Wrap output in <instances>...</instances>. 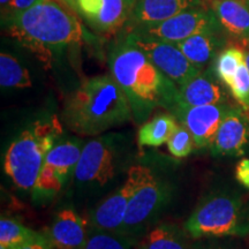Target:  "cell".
<instances>
[{
    "mask_svg": "<svg viewBox=\"0 0 249 249\" xmlns=\"http://www.w3.org/2000/svg\"><path fill=\"white\" fill-rule=\"evenodd\" d=\"M110 71L128 98L135 123H145L157 107L173 111L178 93L177 85L127 39L112 51Z\"/></svg>",
    "mask_w": 249,
    "mask_h": 249,
    "instance_id": "cell-1",
    "label": "cell"
},
{
    "mask_svg": "<svg viewBox=\"0 0 249 249\" xmlns=\"http://www.w3.org/2000/svg\"><path fill=\"white\" fill-rule=\"evenodd\" d=\"M133 120L126 93L111 75L87 79L65 103L61 121L80 136H98Z\"/></svg>",
    "mask_w": 249,
    "mask_h": 249,
    "instance_id": "cell-2",
    "label": "cell"
},
{
    "mask_svg": "<svg viewBox=\"0 0 249 249\" xmlns=\"http://www.w3.org/2000/svg\"><path fill=\"white\" fill-rule=\"evenodd\" d=\"M134 148L129 136L107 133L93 136L83 145L74 172L73 185L79 194L98 195L128 172Z\"/></svg>",
    "mask_w": 249,
    "mask_h": 249,
    "instance_id": "cell-3",
    "label": "cell"
},
{
    "mask_svg": "<svg viewBox=\"0 0 249 249\" xmlns=\"http://www.w3.org/2000/svg\"><path fill=\"white\" fill-rule=\"evenodd\" d=\"M67 6L58 0H44L26 11L9 17L12 36L29 48H58L80 43L82 27Z\"/></svg>",
    "mask_w": 249,
    "mask_h": 249,
    "instance_id": "cell-4",
    "label": "cell"
},
{
    "mask_svg": "<svg viewBox=\"0 0 249 249\" xmlns=\"http://www.w3.org/2000/svg\"><path fill=\"white\" fill-rule=\"evenodd\" d=\"M64 134V124L57 116L30 124L9 144L4 157V172L17 188L34 191L46 155Z\"/></svg>",
    "mask_w": 249,
    "mask_h": 249,
    "instance_id": "cell-5",
    "label": "cell"
},
{
    "mask_svg": "<svg viewBox=\"0 0 249 249\" xmlns=\"http://www.w3.org/2000/svg\"><path fill=\"white\" fill-rule=\"evenodd\" d=\"M192 239L249 234V202L229 193L204 197L183 224Z\"/></svg>",
    "mask_w": 249,
    "mask_h": 249,
    "instance_id": "cell-6",
    "label": "cell"
},
{
    "mask_svg": "<svg viewBox=\"0 0 249 249\" xmlns=\"http://www.w3.org/2000/svg\"><path fill=\"white\" fill-rule=\"evenodd\" d=\"M128 173L134 180V192L124 219L123 234L139 240L150 229L171 200V186L150 166L134 164Z\"/></svg>",
    "mask_w": 249,
    "mask_h": 249,
    "instance_id": "cell-7",
    "label": "cell"
},
{
    "mask_svg": "<svg viewBox=\"0 0 249 249\" xmlns=\"http://www.w3.org/2000/svg\"><path fill=\"white\" fill-rule=\"evenodd\" d=\"M85 143L81 139L58 142L46 155L34 187V194L40 197H50L61 192L73 179Z\"/></svg>",
    "mask_w": 249,
    "mask_h": 249,
    "instance_id": "cell-8",
    "label": "cell"
},
{
    "mask_svg": "<svg viewBox=\"0 0 249 249\" xmlns=\"http://www.w3.org/2000/svg\"><path fill=\"white\" fill-rule=\"evenodd\" d=\"M219 27L220 23L213 11L194 7L163 22L136 28L133 33L148 38L177 44L197 34L217 33Z\"/></svg>",
    "mask_w": 249,
    "mask_h": 249,
    "instance_id": "cell-9",
    "label": "cell"
},
{
    "mask_svg": "<svg viewBox=\"0 0 249 249\" xmlns=\"http://www.w3.org/2000/svg\"><path fill=\"white\" fill-rule=\"evenodd\" d=\"M126 39L144 52L152 64L165 76L176 83L178 88L202 71L196 68L185 57L181 50L172 43L148 38L135 33L129 34Z\"/></svg>",
    "mask_w": 249,
    "mask_h": 249,
    "instance_id": "cell-10",
    "label": "cell"
},
{
    "mask_svg": "<svg viewBox=\"0 0 249 249\" xmlns=\"http://www.w3.org/2000/svg\"><path fill=\"white\" fill-rule=\"evenodd\" d=\"M231 107L226 104H209L200 107H178L171 112L194 138L195 148L211 147L224 118Z\"/></svg>",
    "mask_w": 249,
    "mask_h": 249,
    "instance_id": "cell-11",
    "label": "cell"
},
{
    "mask_svg": "<svg viewBox=\"0 0 249 249\" xmlns=\"http://www.w3.org/2000/svg\"><path fill=\"white\" fill-rule=\"evenodd\" d=\"M134 180L127 172L123 185L113 189L88 214V222L93 229L123 233L130 197L134 192Z\"/></svg>",
    "mask_w": 249,
    "mask_h": 249,
    "instance_id": "cell-12",
    "label": "cell"
},
{
    "mask_svg": "<svg viewBox=\"0 0 249 249\" xmlns=\"http://www.w3.org/2000/svg\"><path fill=\"white\" fill-rule=\"evenodd\" d=\"M89 231L87 218L73 208H62L55 213L44 235L54 249H83Z\"/></svg>",
    "mask_w": 249,
    "mask_h": 249,
    "instance_id": "cell-13",
    "label": "cell"
},
{
    "mask_svg": "<svg viewBox=\"0 0 249 249\" xmlns=\"http://www.w3.org/2000/svg\"><path fill=\"white\" fill-rule=\"evenodd\" d=\"M248 143V118L240 110L231 107L218 129L211 144V151L216 156H240Z\"/></svg>",
    "mask_w": 249,
    "mask_h": 249,
    "instance_id": "cell-14",
    "label": "cell"
},
{
    "mask_svg": "<svg viewBox=\"0 0 249 249\" xmlns=\"http://www.w3.org/2000/svg\"><path fill=\"white\" fill-rule=\"evenodd\" d=\"M201 0H138L132 21L138 27L163 22L189 8L200 7Z\"/></svg>",
    "mask_w": 249,
    "mask_h": 249,
    "instance_id": "cell-15",
    "label": "cell"
},
{
    "mask_svg": "<svg viewBox=\"0 0 249 249\" xmlns=\"http://www.w3.org/2000/svg\"><path fill=\"white\" fill-rule=\"evenodd\" d=\"M224 92L209 71L197 75L179 87L176 107H200V105L222 104ZM174 110V108H173Z\"/></svg>",
    "mask_w": 249,
    "mask_h": 249,
    "instance_id": "cell-16",
    "label": "cell"
},
{
    "mask_svg": "<svg viewBox=\"0 0 249 249\" xmlns=\"http://www.w3.org/2000/svg\"><path fill=\"white\" fill-rule=\"evenodd\" d=\"M213 11L220 26L239 38L249 39V6L242 0H213Z\"/></svg>",
    "mask_w": 249,
    "mask_h": 249,
    "instance_id": "cell-17",
    "label": "cell"
},
{
    "mask_svg": "<svg viewBox=\"0 0 249 249\" xmlns=\"http://www.w3.org/2000/svg\"><path fill=\"white\" fill-rule=\"evenodd\" d=\"M185 230L173 224H158L139 239L136 249H194Z\"/></svg>",
    "mask_w": 249,
    "mask_h": 249,
    "instance_id": "cell-18",
    "label": "cell"
},
{
    "mask_svg": "<svg viewBox=\"0 0 249 249\" xmlns=\"http://www.w3.org/2000/svg\"><path fill=\"white\" fill-rule=\"evenodd\" d=\"M179 121L171 112L158 113L141 124L138 132L140 147H160L166 144L172 134L178 128Z\"/></svg>",
    "mask_w": 249,
    "mask_h": 249,
    "instance_id": "cell-19",
    "label": "cell"
},
{
    "mask_svg": "<svg viewBox=\"0 0 249 249\" xmlns=\"http://www.w3.org/2000/svg\"><path fill=\"white\" fill-rule=\"evenodd\" d=\"M196 68L202 71L213 58L218 48L216 33H202L176 44Z\"/></svg>",
    "mask_w": 249,
    "mask_h": 249,
    "instance_id": "cell-20",
    "label": "cell"
},
{
    "mask_svg": "<svg viewBox=\"0 0 249 249\" xmlns=\"http://www.w3.org/2000/svg\"><path fill=\"white\" fill-rule=\"evenodd\" d=\"M0 86L14 89H26L33 86L27 68L17 58L6 52L0 54Z\"/></svg>",
    "mask_w": 249,
    "mask_h": 249,
    "instance_id": "cell-21",
    "label": "cell"
},
{
    "mask_svg": "<svg viewBox=\"0 0 249 249\" xmlns=\"http://www.w3.org/2000/svg\"><path fill=\"white\" fill-rule=\"evenodd\" d=\"M138 241L135 238L123 233L103 231L90 226L83 249H136Z\"/></svg>",
    "mask_w": 249,
    "mask_h": 249,
    "instance_id": "cell-22",
    "label": "cell"
},
{
    "mask_svg": "<svg viewBox=\"0 0 249 249\" xmlns=\"http://www.w3.org/2000/svg\"><path fill=\"white\" fill-rule=\"evenodd\" d=\"M37 234L38 232L24 226L15 218L2 216L0 219V246L18 249Z\"/></svg>",
    "mask_w": 249,
    "mask_h": 249,
    "instance_id": "cell-23",
    "label": "cell"
},
{
    "mask_svg": "<svg viewBox=\"0 0 249 249\" xmlns=\"http://www.w3.org/2000/svg\"><path fill=\"white\" fill-rule=\"evenodd\" d=\"M128 14L124 0H103L101 12L93 22L104 31L114 30L124 22Z\"/></svg>",
    "mask_w": 249,
    "mask_h": 249,
    "instance_id": "cell-24",
    "label": "cell"
},
{
    "mask_svg": "<svg viewBox=\"0 0 249 249\" xmlns=\"http://www.w3.org/2000/svg\"><path fill=\"white\" fill-rule=\"evenodd\" d=\"M246 53L236 48H230L218 55L214 64V71L217 76L223 81L227 87L231 86L236 71L241 64L245 62Z\"/></svg>",
    "mask_w": 249,
    "mask_h": 249,
    "instance_id": "cell-25",
    "label": "cell"
},
{
    "mask_svg": "<svg viewBox=\"0 0 249 249\" xmlns=\"http://www.w3.org/2000/svg\"><path fill=\"white\" fill-rule=\"evenodd\" d=\"M166 144L170 154L180 160L191 155L195 148L194 138H193L192 133L180 124Z\"/></svg>",
    "mask_w": 249,
    "mask_h": 249,
    "instance_id": "cell-26",
    "label": "cell"
},
{
    "mask_svg": "<svg viewBox=\"0 0 249 249\" xmlns=\"http://www.w3.org/2000/svg\"><path fill=\"white\" fill-rule=\"evenodd\" d=\"M229 88L244 111L249 112V70L246 61L240 65Z\"/></svg>",
    "mask_w": 249,
    "mask_h": 249,
    "instance_id": "cell-27",
    "label": "cell"
},
{
    "mask_svg": "<svg viewBox=\"0 0 249 249\" xmlns=\"http://www.w3.org/2000/svg\"><path fill=\"white\" fill-rule=\"evenodd\" d=\"M235 178L242 186L249 189V158H244L236 164Z\"/></svg>",
    "mask_w": 249,
    "mask_h": 249,
    "instance_id": "cell-28",
    "label": "cell"
},
{
    "mask_svg": "<svg viewBox=\"0 0 249 249\" xmlns=\"http://www.w3.org/2000/svg\"><path fill=\"white\" fill-rule=\"evenodd\" d=\"M18 249H54L52 245L50 244L48 238L44 235V233H38L36 236H34L31 240L21 246Z\"/></svg>",
    "mask_w": 249,
    "mask_h": 249,
    "instance_id": "cell-29",
    "label": "cell"
},
{
    "mask_svg": "<svg viewBox=\"0 0 249 249\" xmlns=\"http://www.w3.org/2000/svg\"><path fill=\"white\" fill-rule=\"evenodd\" d=\"M42 1H44V0H13L11 4V7L8 9V14L5 20H7V18L9 17H12V15L17 14L18 12L26 11V9L33 7V6L39 4V2Z\"/></svg>",
    "mask_w": 249,
    "mask_h": 249,
    "instance_id": "cell-30",
    "label": "cell"
},
{
    "mask_svg": "<svg viewBox=\"0 0 249 249\" xmlns=\"http://www.w3.org/2000/svg\"><path fill=\"white\" fill-rule=\"evenodd\" d=\"M13 0H0V6H1V18L2 20L6 18L8 14V9L11 7V4Z\"/></svg>",
    "mask_w": 249,
    "mask_h": 249,
    "instance_id": "cell-31",
    "label": "cell"
},
{
    "mask_svg": "<svg viewBox=\"0 0 249 249\" xmlns=\"http://www.w3.org/2000/svg\"><path fill=\"white\" fill-rule=\"evenodd\" d=\"M58 1H60L61 4H64L65 6H67V7L71 9V11H79V9H77L76 0H58Z\"/></svg>",
    "mask_w": 249,
    "mask_h": 249,
    "instance_id": "cell-32",
    "label": "cell"
},
{
    "mask_svg": "<svg viewBox=\"0 0 249 249\" xmlns=\"http://www.w3.org/2000/svg\"><path fill=\"white\" fill-rule=\"evenodd\" d=\"M136 1H138V0H124V2H126L127 8H128L129 13H132V11H133L134 6H135V4H136Z\"/></svg>",
    "mask_w": 249,
    "mask_h": 249,
    "instance_id": "cell-33",
    "label": "cell"
},
{
    "mask_svg": "<svg viewBox=\"0 0 249 249\" xmlns=\"http://www.w3.org/2000/svg\"><path fill=\"white\" fill-rule=\"evenodd\" d=\"M245 61H246V65H247L248 70H249V51L246 53V57H245Z\"/></svg>",
    "mask_w": 249,
    "mask_h": 249,
    "instance_id": "cell-34",
    "label": "cell"
},
{
    "mask_svg": "<svg viewBox=\"0 0 249 249\" xmlns=\"http://www.w3.org/2000/svg\"><path fill=\"white\" fill-rule=\"evenodd\" d=\"M0 249H13V248H9V247H6V246H0Z\"/></svg>",
    "mask_w": 249,
    "mask_h": 249,
    "instance_id": "cell-35",
    "label": "cell"
},
{
    "mask_svg": "<svg viewBox=\"0 0 249 249\" xmlns=\"http://www.w3.org/2000/svg\"><path fill=\"white\" fill-rule=\"evenodd\" d=\"M247 4H248V6H249V0H247Z\"/></svg>",
    "mask_w": 249,
    "mask_h": 249,
    "instance_id": "cell-36",
    "label": "cell"
}]
</instances>
